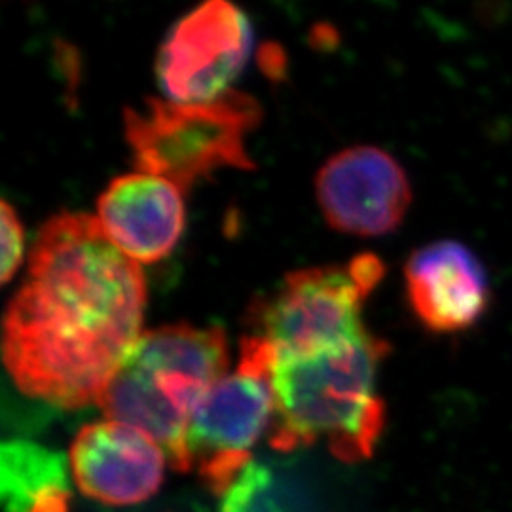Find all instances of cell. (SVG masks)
Segmentation results:
<instances>
[{
    "instance_id": "cell-3",
    "label": "cell",
    "mask_w": 512,
    "mask_h": 512,
    "mask_svg": "<svg viewBox=\"0 0 512 512\" xmlns=\"http://www.w3.org/2000/svg\"><path fill=\"white\" fill-rule=\"evenodd\" d=\"M226 368L228 344L217 327L167 325L148 330L97 406L107 420L147 433L177 471L188 473V425L207 391L226 376Z\"/></svg>"
},
{
    "instance_id": "cell-5",
    "label": "cell",
    "mask_w": 512,
    "mask_h": 512,
    "mask_svg": "<svg viewBox=\"0 0 512 512\" xmlns=\"http://www.w3.org/2000/svg\"><path fill=\"white\" fill-rule=\"evenodd\" d=\"M384 275L382 258L372 253L346 264L293 272L256 306L251 319L255 336L272 346L275 357L342 346L366 332L361 310Z\"/></svg>"
},
{
    "instance_id": "cell-14",
    "label": "cell",
    "mask_w": 512,
    "mask_h": 512,
    "mask_svg": "<svg viewBox=\"0 0 512 512\" xmlns=\"http://www.w3.org/2000/svg\"><path fill=\"white\" fill-rule=\"evenodd\" d=\"M2 266H0V274L2 281L8 283L12 279V275L16 274L19 262L23 258V226L19 222L18 213L10 207V203L2 202Z\"/></svg>"
},
{
    "instance_id": "cell-13",
    "label": "cell",
    "mask_w": 512,
    "mask_h": 512,
    "mask_svg": "<svg viewBox=\"0 0 512 512\" xmlns=\"http://www.w3.org/2000/svg\"><path fill=\"white\" fill-rule=\"evenodd\" d=\"M219 512H308V507L287 476L251 461L222 495Z\"/></svg>"
},
{
    "instance_id": "cell-10",
    "label": "cell",
    "mask_w": 512,
    "mask_h": 512,
    "mask_svg": "<svg viewBox=\"0 0 512 512\" xmlns=\"http://www.w3.org/2000/svg\"><path fill=\"white\" fill-rule=\"evenodd\" d=\"M412 310L433 332L471 329L490 306V283L482 262L458 241L421 247L404 266Z\"/></svg>"
},
{
    "instance_id": "cell-1",
    "label": "cell",
    "mask_w": 512,
    "mask_h": 512,
    "mask_svg": "<svg viewBox=\"0 0 512 512\" xmlns=\"http://www.w3.org/2000/svg\"><path fill=\"white\" fill-rule=\"evenodd\" d=\"M147 283L97 217L63 213L38 232L2 323L14 384L67 410L99 404L141 338Z\"/></svg>"
},
{
    "instance_id": "cell-12",
    "label": "cell",
    "mask_w": 512,
    "mask_h": 512,
    "mask_svg": "<svg viewBox=\"0 0 512 512\" xmlns=\"http://www.w3.org/2000/svg\"><path fill=\"white\" fill-rule=\"evenodd\" d=\"M6 512H69L71 486L63 456L35 442L8 440L0 452Z\"/></svg>"
},
{
    "instance_id": "cell-2",
    "label": "cell",
    "mask_w": 512,
    "mask_h": 512,
    "mask_svg": "<svg viewBox=\"0 0 512 512\" xmlns=\"http://www.w3.org/2000/svg\"><path fill=\"white\" fill-rule=\"evenodd\" d=\"M389 346L368 330L336 348L275 357V414L268 431L277 452L327 442L346 463L370 458L385 423L376 372Z\"/></svg>"
},
{
    "instance_id": "cell-7",
    "label": "cell",
    "mask_w": 512,
    "mask_h": 512,
    "mask_svg": "<svg viewBox=\"0 0 512 512\" xmlns=\"http://www.w3.org/2000/svg\"><path fill=\"white\" fill-rule=\"evenodd\" d=\"M251 52V27L226 0H207L169 33L158 80L169 101L207 103L230 92Z\"/></svg>"
},
{
    "instance_id": "cell-11",
    "label": "cell",
    "mask_w": 512,
    "mask_h": 512,
    "mask_svg": "<svg viewBox=\"0 0 512 512\" xmlns=\"http://www.w3.org/2000/svg\"><path fill=\"white\" fill-rule=\"evenodd\" d=\"M97 220L110 243L129 260L160 262L183 234V190L141 171L122 175L101 194Z\"/></svg>"
},
{
    "instance_id": "cell-4",
    "label": "cell",
    "mask_w": 512,
    "mask_h": 512,
    "mask_svg": "<svg viewBox=\"0 0 512 512\" xmlns=\"http://www.w3.org/2000/svg\"><path fill=\"white\" fill-rule=\"evenodd\" d=\"M258 120V101L232 90L207 103L147 99L145 109L124 112L135 165L181 190L224 167L253 169L245 137Z\"/></svg>"
},
{
    "instance_id": "cell-6",
    "label": "cell",
    "mask_w": 512,
    "mask_h": 512,
    "mask_svg": "<svg viewBox=\"0 0 512 512\" xmlns=\"http://www.w3.org/2000/svg\"><path fill=\"white\" fill-rule=\"evenodd\" d=\"M274 361V349L266 340L245 336L238 368L207 391L190 420V465L213 494H226L253 461V446L272 427Z\"/></svg>"
},
{
    "instance_id": "cell-9",
    "label": "cell",
    "mask_w": 512,
    "mask_h": 512,
    "mask_svg": "<svg viewBox=\"0 0 512 512\" xmlns=\"http://www.w3.org/2000/svg\"><path fill=\"white\" fill-rule=\"evenodd\" d=\"M164 448L120 421H97L82 427L69 452L78 490L93 501L126 507L145 503L162 488Z\"/></svg>"
},
{
    "instance_id": "cell-8",
    "label": "cell",
    "mask_w": 512,
    "mask_h": 512,
    "mask_svg": "<svg viewBox=\"0 0 512 512\" xmlns=\"http://www.w3.org/2000/svg\"><path fill=\"white\" fill-rule=\"evenodd\" d=\"M315 186L323 217L334 230L353 236L393 232L412 202L403 167L376 147L348 148L332 156Z\"/></svg>"
}]
</instances>
